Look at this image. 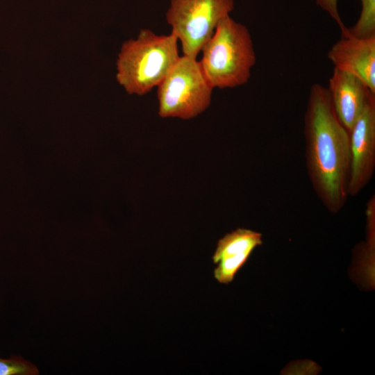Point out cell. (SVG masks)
<instances>
[{
    "mask_svg": "<svg viewBox=\"0 0 375 375\" xmlns=\"http://www.w3.org/2000/svg\"><path fill=\"white\" fill-rule=\"evenodd\" d=\"M305 160L312 189L326 209L337 213L349 195L350 134L333 108L327 88H310L303 120Z\"/></svg>",
    "mask_w": 375,
    "mask_h": 375,
    "instance_id": "1",
    "label": "cell"
},
{
    "mask_svg": "<svg viewBox=\"0 0 375 375\" xmlns=\"http://www.w3.org/2000/svg\"><path fill=\"white\" fill-rule=\"evenodd\" d=\"M180 56L178 39L142 29L136 39L124 42L117 60L118 83L130 94L144 95L158 86Z\"/></svg>",
    "mask_w": 375,
    "mask_h": 375,
    "instance_id": "2",
    "label": "cell"
},
{
    "mask_svg": "<svg viewBox=\"0 0 375 375\" xmlns=\"http://www.w3.org/2000/svg\"><path fill=\"white\" fill-rule=\"evenodd\" d=\"M201 51V67L213 88H233L245 84L256 61L248 28L230 15L218 23Z\"/></svg>",
    "mask_w": 375,
    "mask_h": 375,
    "instance_id": "3",
    "label": "cell"
},
{
    "mask_svg": "<svg viewBox=\"0 0 375 375\" xmlns=\"http://www.w3.org/2000/svg\"><path fill=\"white\" fill-rule=\"evenodd\" d=\"M158 115L190 119L210 105L213 88L197 58L180 56L157 86Z\"/></svg>",
    "mask_w": 375,
    "mask_h": 375,
    "instance_id": "4",
    "label": "cell"
},
{
    "mask_svg": "<svg viewBox=\"0 0 375 375\" xmlns=\"http://www.w3.org/2000/svg\"><path fill=\"white\" fill-rule=\"evenodd\" d=\"M234 6V0H170L166 21L181 42L183 56L197 58Z\"/></svg>",
    "mask_w": 375,
    "mask_h": 375,
    "instance_id": "5",
    "label": "cell"
},
{
    "mask_svg": "<svg viewBox=\"0 0 375 375\" xmlns=\"http://www.w3.org/2000/svg\"><path fill=\"white\" fill-rule=\"evenodd\" d=\"M349 134V195L355 197L369 184L375 170V94L369 97Z\"/></svg>",
    "mask_w": 375,
    "mask_h": 375,
    "instance_id": "6",
    "label": "cell"
},
{
    "mask_svg": "<svg viewBox=\"0 0 375 375\" xmlns=\"http://www.w3.org/2000/svg\"><path fill=\"white\" fill-rule=\"evenodd\" d=\"M328 58L334 68L358 76L375 93V35L342 36L328 51Z\"/></svg>",
    "mask_w": 375,
    "mask_h": 375,
    "instance_id": "7",
    "label": "cell"
},
{
    "mask_svg": "<svg viewBox=\"0 0 375 375\" xmlns=\"http://www.w3.org/2000/svg\"><path fill=\"white\" fill-rule=\"evenodd\" d=\"M262 244L260 233L238 228L226 233L217 242L212 256L215 278L220 283L228 284L244 266L253 251Z\"/></svg>",
    "mask_w": 375,
    "mask_h": 375,
    "instance_id": "8",
    "label": "cell"
},
{
    "mask_svg": "<svg viewBox=\"0 0 375 375\" xmlns=\"http://www.w3.org/2000/svg\"><path fill=\"white\" fill-rule=\"evenodd\" d=\"M335 112L350 132L372 92L358 76L334 68L327 88Z\"/></svg>",
    "mask_w": 375,
    "mask_h": 375,
    "instance_id": "9",
    "label": "cell"
},
{
    "mask_svg": "<svg viewBox=\"0 0 375 375\" xmlns=\"http://www.w3.org/2000/svg\"><path fill=\"white\" fill-rule=\"evenodd\" d=\"M362 9L356 24L349 29L353 36L365 38L375 35V0H360Z\"/></svg>",
    "mask_w": 375,
    "mask_h": 375,
    "instance_id": "10",
    "label": "cell"
},
{
    "mask_svg": "<svg viewBox=\"0 0 375 375\" xmlns=\"http://www.w3.org/2000/svg\"><path fill=\"white\" fill-rule=\"evenodd\" d=\"M39 372L31 362L22 356H11L9 358H0V375H36Z\"/></svg>",
    "mask_w": 375,
    "mask_h": 375,
    "instance_id": "11",
    "label": "cell"
},
{
    "mask_svg": "<svg viewBox=\"0 0 375 375\" xmlns=\"http://www.w3.org/2000/svg\"><path fill=\"white\" fill-rule=\"evenodd\" d=\"M316 3L328 12L335 20L341 30L342 36L347 35L349 33V28L345 26L340 17L338 10V0H316Z\"/></svg>",
    "mask_w": 375,
    "mask_h": 375,
    "instance_id": "12",
    "label": "cell"
}]
</instances>
